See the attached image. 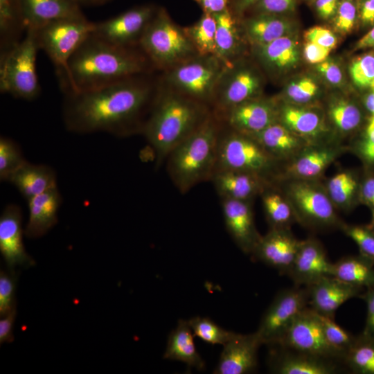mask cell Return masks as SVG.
Listing matches in <instances>:
<instances>
[{"mask_svg":"<svg viewBox=\"0 0 374 374\" xmlns=\"http://www.w3.org/2000/svg\"><path fill=\"white\" fill-rule=\"evenodd\" d=\"M317 71L330 84L339 86L343 82V72L339 65L333 60L327 59L317 64Z\"/></svg>","mask_w":374,"mask_h":374,"instance_id":"obj_51","label":"cell"},{"mask_svg":"<svg viewBox=\"0 0 374 374\" xmlns=\"http://www.w3.org/2000/svg\"><path fill=\"white\" fill-rule=\"evenodd\" d=\"M319 317L328 342L339 352L344 359L346 353L353 344L356 336L336 323L334 318L319 314Z\"/></svg>","mask_w":374,"mask_h":374,"instance_id":"obj_43","label":"cell"},{"mask_svg":"<svg viewBox=\"0 0 374 374\" xmlns=\"http://www.w3.org/2000/svg\"><path fill=\"white\" fill-rule=\"evenodd\" d=\"M300 154L291 163L288 172L298 179H308L319 176L335 160L338 151L319 147L308 149Z\"/></svg>","mask_w":374,"mask_h":374,"instance_id":"obj_34","label":"cell"},{"mask_svg":"<svg viewBox=\"0 0 374 374\" xmlns=\"http://www.w3.org/2000/svg\"><path fill=\"white\" fill-rule=\"evenodd\" d=\"M157 8L146 4L131 8L112 18L94 23L92 34L114 45L139 46V41Z\"/></svg>","mask_w":374,"mask_h":374,"instance_id":"obj_13","label":"cell"},{"mask_svg":"<svg viewBox=\"0 0 374 374\" xmlns=\"http://www.w3.org/2000/svg\"><path fill=\"white\" fill-rule=\"evenodd\" d=\"M248 136L255 139L274 159L299 154L303 148L300 136L277 122L258 133Z\"/></svg>","mask_w":374,"mask_h":374,"instance_id":"obj_31","label":"cell"},{"mask_svg":"<svg viewBox=\"0 0 374 374\" xmlns=\"http://www.w3.org/2000/svg\"><path fill=\"white\" fill-rule=\"evenodd\" d=\"M355 48H374V26L357 42Z\"/></svg>","mask_w":374,"mask_h":374,"instance_id":"obj_61","label":"cell"},{"mask_svg":"<svg viewBox=\"0 0 374 374\" xmlns=\"http://www.w3.org/2000/svg\"><path fill=\"white\" fill-rule=\"evenodd\" d=\"M194 337L188 320H179L168 336L163 359L179 361L189 368L204 370L205 362L196 349Z\"/></svg>","mask_w":374,"mask_h":374,"instance_id":"obj_28","label":"cell"},{"mask_svg":"<svg viewBox=\"0 0 374 374\" xmlns=\"http://www.w3.org/2000/svg\"><path fill=\"white\" fill-rule=\"evenodd\" d=\"M268 365L277 374H334L340 371L336 361L282 346H270Z\"/></svg>","mask_w":374,"mask_h":374,"instance_id":"obj_15","label":"cell"},{"mask_svg":"<svg viewBox=\"0 0 374 374\" xmlns=\"http://www.w3.org/2000/svg\"><path fill=\"white\" fill-rule=\"evenodd\" d=\"M296 0H260L252 8L256 13L281 15L296 8Z\"/></svg>","mask_w":374,"mask_h":374,"instance_id":"obj_50","label":"cell"},{"mask_svg":"<svg viewBox=\"0 0 374 374\" xmlns=\"http://www.w3.org/2000/svg\"><path fill=\"white\" fill-rule=\"evenodd\" d=\"M253 47L258 58L269 70L283 71L294 68L300 59L299 43L292 34Z\"/></svg>","mask_w":374,"mask_h":374,"instance_id":"obj_29","label":"cell"},{"mask_svg":"<svg viewBox=\"0 0 374 374\" xmlns=\"http://www.w3.org/2000/svg\"><path fill=\"white\" fill-rule=\"evenodd\" d=\"M21 215L17 205L9 204L0 217V251L11 273L16 267L26 268L35 263L24 245Z\"/></svg>","mask_w":374,"mask_h":374,"instance_id":"obj_16","label":"cell"},{"mask_svg":"<svg viewBox=\"0 0 374 374\" xmlns=\"http://www.w3.org/2000/svg\"><path fill=\"white\" fill-rule=\"evenodd\" d=\"M309 305L307 286L294 285L277 293L256 331L262 344H278L297 316Z\"/></svg>","mask_w":374,"mask_h":374,"instance_id":"obj_10","label":"cell"},{"mask_svg":"<svg viewBox=\"0 0 374 374\" xmlns=\"http://www.w3.org/2000/svg\"><path fill=\"white\" fill-rule=\"evenodd\" d=\"M39 50L34 30H27L17 44L1 53V93L27 100L38 96L40 86L36 59Z\"/></svg>","mask_w":374,"mask_h":374,"instance_id":"obj_6","label":"cell"},{"mask_svg":"<svg viewBox=\"0 0 374 374\" xmlns=\"http://www.w3.org/2000/svg\"><path fill=\"white\" fill-rule=\"evenodd\" d=\"M359 19L365 26L374 25V0H357Z\"/></svg>","mask_w":374,"mask_h":374,"instance_id":"obj_57","label":"cell"},{"mask_svg":"<svg viewBox=\"0 0 374 374\" xmlns=\"http://www.w3.org/2000/svg\"><path fill=\"white\" fill-rule=\"evenodd\" d=\"M358 150L366 162L374 163V119H371Z\"/></svg>","mask_w":374,"mask_h":374,"instance_id":"obj_53","label":"cell"},{"mask_svg":"<svg viewBox=\"0 0 374 374\" xmlns=\"http://www.w3.org/2000/svg\"><path fill=\"white\" fill-rule=\"evenodd\" d=\"M227 66L214 55H197L168 70L166 81L184 96L209 101Z\"/></svg>","mask_w":374,"mask_h":374,"instance_id":"obj_8","label":"cell"},{"mask_svg":"<svg viewBox=\"0 0 374 374\" xmlns=\"http://www.w3.org/2000/svg\"><path fill=\"white\" fill-rule=\"evenodd\" d=\"M154 68L139 46L125 47L105 42L91 33L68 62L59 78L64 93L100 88Z\"/></svg>","mask_w":374,"mask_h":374,"instance_id":"obj_2","label":"cell"},{"mask_svg":"<svg viewBox=\"0 0 374 374\" xmlns=\"http://www.w3.org/2000/svg\"><path fill=\"white\" fill-rule=\"evenodd\" d=\"M366 303V318L365 326L362 333L374 338V285L368 287L362 297Z\"/></svg>","mask_w":374,"mask_h":374,"instance_id":"obj_52","label":"cell"},{"mask_svg":"<svg viewBox=\"0 0 374 374\" xmlns=\"http://www.w3.org/2000/svg\"><path fill=\"white\" fill-rule=\"evenodd\" d=\"M216 20L215 56L227 66L235 62L242 50L240 28L230 8L213 14Z\"/></svg>","mask_w":374,"mask_h":374,"instance_id":"obj_30","label":"cell"},{"mask_svg":"<svg viewBox=\"0 0 374 374\" xmlns=\"http://www.w3.org/2000/svg\"><path fill=\"white\" fill-rule=\"evenodd\" d=\"M306 42L317 44L330 50L334 48L337 43L335 33L329 28L323 26H314L304 33Z\"/></svg>","mask_w":374,"mask_h":374,"instance_id":"obj_49","label":"cell"},{"mask_svg":"<svg viewBox=\"0 0 374 374\" xmlns=\"http://www.w3.org/2000/svg\"><path fill=\"white\" fill-rule=\"evenodd\" d=\"M25 31L59 19L84 16L75 0H20Z\"/></svg>","mask_w":374,"mask_h":374,"instance_id":"obj_22","label":"cell"},{"mask_svg":"<svg viewBox=\"0 0 374 374\" xmlns=\"http://www.w3.org/2000/svg\"><path fill=\"white\" fill-rule=\"evenodd\" d=\"M328 115L336 128L344 133H348L357 129L362 118L359 107L346 98L332 100L329 105Z\"/></svg>","mask_w":374,"mask_h":374,"instance_id":"obj_38","label":"cell"},{"mask_svg":"<svg viewBox=\"0 0 374 374\" xmlns=\"http://www.w3.org/2000/svg\"><path fill=\"white\" fill-rule=\"evenodd\" d=\"M309 305L319 314L334 318L337 309L346 301L362 297L365 289L346 283L332 276H326L307 286Z\"/></svg>","mask_w":374,"mask_h":374,"instance_id":"obj_19","label":"cell"},{"mask_svg":"<svg viewBox=\"0 0 374 374\" xmlns=\"http://www.w3.org/2000/svg\"><path fill=\"white\" fill-rule=\"evenodd\" d=\"M312 1H313V0H312Z\"/></svg>","mask_w":374,"mask_h":374,"instance_id":"obj_64","label":"cell"},{"mask_svg":"<svg viewBox=\"0 0 374 374\" xmlns=\"http://www.w3.org/2000/svg\"><path fill=\"white\" fill-rule=\"evenodd\" d=\"M261 87V78L253 69L237 66L235 62L224 72L214 99L218 108L227 112L232 107L256 98Z\"/></svg>","mask_w":374,"mask_h":374,"instance_id":"obj_14","label":"cell"},{"mask_svg":"<svg viewBox=\"0 0 374 374\" xmlns=\"http://www.w3.org/2000/svg\"><path fill=\"white\" fill-rule=\"evenodd\" d=\"M211 180L222 199L249 202L258 193L262 191L264 187V178L238 170H216Z\"/></svg>","mask_w":374,"mask_h":374,"instance_id":"obj_25","label":"cell"},{"mask_svg":"<svg viewBox=\"0 0 374 374\" xmlns=\"http://www.w3.org/2000/svg\"><path fill=\"white\" fill-rule=\"evenodd\" d=\"M353 83L361 89L374 87V52L370 51L355 57L349 66Z\"/></svg>","mask_w":374,"mask_h":374,"instance_id":"obj_44","label":"cell"},{"mask_svg":"<svg viewBox=\"0 0 374 374\" xmlns=\"http://www.w3.org/2000/svg\"><path fill=\"white\" fill-rule=\"evenodd\" d=\"M301 243L288 228L270 229L261 236L251 255L280 274L287 275Z\"/></svg>","mask_w":374,"mask_h":374,"instance_id":"obj_17","label":"cell"},{"mask_svg":"<svg viewBox=\"0 0 374 374\" xmlns=\"http://www.w3.org/2000/svg\"><path fill=\"white\" fill-rule=\"evenodd\" d=\"M80 6H100L112 0H75Z\"/></svg>","mask_w":374,"mask_h":374,"instance_id":"obj_62","label":"cell"},{"mask_svg":"<svg viewBox=\"0 0 374 374\" xmlns=\"http://www.w3.org/2000/svg\"><path fill=\"white\" fill-rule=\"evenodd\" d=\"M242 26L247 38L253 46L266 44L292 34L294 25L280 15L257 13L247 19Z\"/></svg>","mask_w":374,"mask_h":374,"instance_id":"obj_27","label":"cell"},{"mask_svg":"<svg viewBox=\"0 0 374 374\" xmlns=\"http://www.w3.org/2000/svg\"><path fill=\"white\" fill-rule=\"evenodd\" d=\"M274 159L252 137L233 130L219 137L215 171L238 170L264 178Z\"/></svg>","mask_w":374,"mask_h":374,"instance_id":"obj_9","label":"cell"},{"mask_svg":"<svg viewBox=\"0 0 374 374\" xmlns=\"http://www.w3.org/2000/svg\"><path fill=\"white\" fill-rule=\"evenodd\" d=\"M206 117L197 100L181 93L158 96L143 128L155 152L157 163L192 134Z\"/></svg>","mask_w":374,"mask_h":374,"instance_id":"obj_3","label":"cell"},{"mask_svg":"<svg viewBox=\"0 0 374 374\" xmlns=\"http://www.w3.org/2000/svg\"><path fill=\"white\" fill-rule=\"evenodd\" d=\"M260 0H231L230 9L233 13L242 15L247 10L252 8Z\"/></svg>","mask_w":374,"mask_h":374,"instance_id":"obj_60","label":"cell"},{"mask_svg":"<svg viewBox=\"0 0 374 374\" xmlns=\"http://www.w3.org/2000/svg\"><path fill=\"white\" fill-rule=\"evenodd\" d=\"M330 51L317 44L306 42L303 48V55L308 63L317 64L328 59Z\"/></svg>","mask_w":374,"mask_h":374,"instance_id":"obj_54","label":"cell"},{"mask_svg":"<svg viewBox=\"0 0 374 374\" xmlns=\"http://www.w3.org/2000/svg\"><path fill=\"white\" fill-rule=\"evenodd\" d=\"M333 19L337 32L344 35L350 33L359 19L357 0H340Z\"/></svg>","mask_w":374,"mask_h":374,"instance_id":"obj_45","label":"cell"},{"mask_svg":"<svg viewBox=\"0 0 374 374\" xmlns=\"http://www.w3.org/2000/svg\"><path fill=\"white\" fill-rule=\"evenodd\" d=\"M262 342L256 332L248 335L236 333L223 345L215 374H245L258 366V351Z\"/></svg>","mask_w":374,"mask_h":374,"instance_id":"obj_18","label":"cell"},{"mask_svg":"<svg viewBox=\"0 0 374 374\" xmlns=\"http://www.w3.org/2000/svg\"><path fill=\"white\" fill-rule=\"evenodd\" d=\"M344 364L354 373L374 374V338L359 334L346 353Z\"/></svg>","mask_w":374,"mask_h":374,"instance_id":"obj_37","label":"cell"},{"mask_svg":"<svg viewBox=\"0 0 374 374\" xmlns=\"http://www.w3.org/2000/svg\"><path fill=\"white\" fill-rule=\"evenodd\" d=\"M330 262L321 244L315 239L301 241L287 276L295 285L309 286L320 278L331 275Z\"/></svg>","mask_w":374,"mask_h":374,"instance_id":"obj_20","label":"cell"},{"mask_svg":"<svg viewBox=\"0 0 374 374\" xmlns=\"http://www.w3.org/2000/svg\"><path fill=\"white\" fill-rule=\"evenodd\" d=\"M23 33L20 0H0L1 53L17 44Z\"/></svg>","mask_w":374,"mask_h":374,"instance_id":"obj_35","label":"cell"},{"mask_svg":"<svg viewBox=\"0 0 374 374\" xmlns=\"http://www.w3.org/2000/svg\"><path fill=\"white\" fill-rule=\"evenodd\" d=\"M331 275L366 290L374 285V262L362 255L346 256L332 263Z\"/></svg>","mask_w":374,"mask_h":374,"instance_id":"obj_33","label":"cell"},{"mask_svg":"<svg viewBox=\"0 0 374 374\" xmlns=\"http://www.w3.org/2000/svg\"><path fill=\"white\" fill-rule=\"evenodd\" d=\"M262 201L271 229L288 228L296 216L286 200L277 193L266 191Z\"/></svg>","mask_w":374,"mask_h":374,"instance_id":"obj_39","label":"cell"},{"mask_svg":"<svg viewBox=\"0 0 374 374\" xmlns=\"http://www.w3.org/2000/svg\"><path fill=\"white\" fill-rule=\"evenodd\" d=\"M278 115L283 125L303 139H314L325 130L321 114L313 109L285 105Z\"/></svg>","mask_w":374,"mask_h":374,"instance_id":"obj_32","label":"cell"},{"mask_svg":"<svg viewBox=\"0 0 374 374\" xmlns=\"http://www.w3.org/2000/svg\"><path fill=\"white\" fill-rule=\"evenodd\" d=\"M227 115L233 130L252 135L276 122L278 113L271 102L256 97L232 107Z\"/></svg>","mask_w":374,"mask_h":374,"instance_id":"obj_23","label":"cell"},{"mask_svg":"<svg viewBox=\"0 0 374 374\" xmlns=\"http://www.w3.org/2000/svg\"><path fill=\"white\" fill-rule=\"evenodd\" d=\"M62 197L57 188L28 200V220L25 235L38 238L45 235L57 222V212Z\"/></svg>","mask_w":374,"mask_h":374,"instance_id":"obj_24","label":"cell"},{"mask_svg":"<svg viewBox=\"0 0 374 374\" xmlns=\"http://www.w3.org/2000/svg\"><path fill=\"white\" fill-rule=\"evenodd\" d=\"M345 233L358 246L360 255L374 262V233L367 226L341 225Z\"/></svg>","mask_w":374,"mask_h":374,"instance_id":"obj_46","label":"cell"},{"mask_svg":"<svg viewBox=\"0 0 374 374\" xmlns=\"http://www.w3.org/2000/svg\"><path fill=\"white\" fill-rule=\"evenodd\" d=\"M220 131L208 116L168 155V171L181 193L211 179L215 172Z\"/></svg>","mask_w":374,"mask_h":374,"instance_id":"obj_4","label":"cell"},{"mask_svg":"<svg viewBox=\"0 0 374 374\" xmlns=\"http://www.w3.org/2000/svg\"><path fill=\"white\" fill-rule=\"evenodd\" d=\"M360 198L373 211L374 215V175L368 177L360 188Z\"/></svg>","mask_w":374,"mask_h":374,"instance_id":"obj_58","label":"cell"},{"mask_svg":"<svg viewBox=\"0 0 374 374\" xmlns=\"http://www.w3.org/2000/svg\"><path fill=\"white\" fill-rule=\"evenodd\" d=\"M195 337L211 345H224L236 332L224 329L208 317H194L188 320Z\"/></svg>","mask_w":374,"mask_h":374,"instance_id":"obj_41","label":"cell"},{"mask_svg":"<svg viewBox=\"0 0 374 374\" xmlns=\"http://www.w3.org/2000/svg\"><path fill=\"white\" fill-rule=\"evenodd\" d=\"M27 199L57 188L55 171L46 165H36L27 161L8 179Z\"/></svg>","mask_w":374,"mask_h":374,"instance_id":"obj_26","label":"cell"},{"mask_svg":"<svg viewBox=\"0 0 374 374\" xmlns=\"http://www.w3.org/2000/svg\"><path fill=\"white\" fill-rule=\"evenodd\" d=\"M26 160L18 146L10 139H0V179L8 181L10 177L21 167Z\"/></svg>","mask_w":374,"mask_h":374,"instance_id":"obj_42","label":"cell"},{"mask_svg":"<svg viewBox=\"0 0 374 374\" xmlns=\"http://www.w3.org/2000/svg\"><path fill=\"white\" fill-rule=\"evenodd\" d=\"M184 30L198 55H215L216 20L214 15L204 12L197 22Z\"/></svg>","mask_w":374,"mask_h":374,"instance_id":"obj_36","label":"cell"},{"mask_svg":"<svg viewBox=\"0 0 374 374\" xmlns=\"http://www.w3.org/2000/svg\"><path fill=\"white\" fill-rule=\"evenodd\" d=\"M358 188L355 177L343 171L333 176L328 183L327 193L332 203L341 208L348 207Z\"/></svg>","mask_w":374,"mask_h":374,"instance_id":"obj_40","label":"cell"},{"mask_svg":"<svg viewBox=\"0 0 374 374\" xmlns=\"http://www.w3.org/2000/svg\"><path fill=\"white\" fill-rule=\"evenodd\" d=\"M222 208L229 233L243 252L252 254L261 236L256 231L249 202L222 199Z\"/></svg>","mask_w":374,"mask_h":374,"instance_id":"obj_21","label":"cell"},{"mask_svg":"<svg viewBox=\"0 0 374 374\" xmlns=\"http://www.w3.org/2000/svg\"><path fill=\"white\" fill-rule=\"evenodd\" d=\"M319 87L309 77L301 78L291 82L285 91L290 100L296 104H304L312 100L317 94Z\"/></svg>","mask_w":374,"mask_h":374,"instance_id":"obj_47","label":"cell"},{"mask_svg":"<svg viewBox=\"0 0 374 374\" xmlns=\"http://www.w3.org/2000/svg\"><path fill=\"white\" fill-rule=\"evenodd\" d=\"M296 218L310 226L326 228L339 226L334 205L326 193L317 186L299 179L287 188Z\"/></svg>","mask_w":374,"mask_h":374,"instance_id":"obj_11","label":"cell"},{"mask_svg":"<svg viewBox=\"0 0 374 374\" xmlns=\"http://www.w3.org/2000/svg\"><path fill=\"white\" fill-rule=\"evenodd\" d=\"M16 308L1 317L0 320V344L11 343L14 340L12 333L13 326L16 317Z\"/></svg>","mask_w":374,"mask_h":374,"instance_id":"obj_55","label":"cell"},{"mask_svg":"<svg viewBox=\"0 0 374 374\" xmlns=\"http://www.w3.org/2000/svg\"><path fill=\"white\" fill-rule=\"evenodd\" d=\"M139 46L157 69L169 70L198 55L184 28L171 19L164 8H157Z\"/></svg>","mask_w":374,"mask_h":374,"instance_id":"obj_5","label":"cell"},{"mask_svg":"<svg viewBox=\"0 0 374 374\" xmlns=\"http://www.w3.org/2000/svg\"><path fill=\"white\" fill-rule=\"evenodd\" d=\"M372 231L374 233V215L371 223L368 226Z\"/></svg>","mask_w":374,"mask_h":374,"instance_id":"obj_63","label":"cell"},{"mask_svg":"<svg viewBox=\"0 0 374 374\" xmlns=\"http://www.w3.org/2000/svg\"><path fill=\"white\" fill-rule=\"evenodd\" d=\"M277 345L344 364L342 355L328 342L319 314L311 308L297 316Z\"/></svg>","mask_w":374,"mask_h":374,"instance_id":"obj_12","label":"cell"},{"mask_svg":"<svg viewBox=\"0 0 374 374\" xmlns=\"http://www.w3.org/2000/svg\"><path fill=\"white\" fill-rule=\"evenodd\" d=\"M17 276L15 273L0 272V317H3L16 308L15 292Z\"/></svg>","mask_w":374,"mask_h":374,"instance_id":"obj_48","label":"cell"},{"mask_svg":"<svg viewBox=\"0 0 374 374\" xmlns=\"http://www.w3.org/2000/svg\"><path fill=\"white\" fill-rule=\"evenodd\" d=\"M145 74L95 89L64 93L66 128L79 134L102 132L123 135L132 132L154 102V87L143 77Z\"/></svg>","mask_w":374,"mask_h":374,"instance_id":"obj_1","label":"cell"},{"mask_svg":"<svg viewBox=\"0 0 374 374\" xmlns=\"http://www.w3.org/2000/svg\"><path fill=\"white\" fill-rule=\"evenodd\" d=\"M203 12L216 14L229 7L230 0H194Z\"/></svg>","mask_w":374,"mask_h":374,"instance_id":"obj_59","label":"cell"},{"mask_svg":"<svg viewBox=\"0 0 374 374\" xmlns=\"http://www.w3.org/2000/svg\"><path fill=\"white\" fill-rule=\"evenodd\" d=\"M93 28L94 23L82 16L54 21L34 30L39 50L48 56L59 78L66 73L69 59Z\"/></svg>","mask_w":374,"mask_h":374,"instance_id":"obj_7","label":"cell"},{"mask_svg":"<svg viewBox=\"0 0 374 374\" xmlns=\"http://www.w3.org/2000/svg\"><path fill=\"white\" fill-rule=\"evenodd\" d=\"M317 14L323 19L333 17L340 0H313Z\"/></svg>","mask_w":374,"mask_h":374,"instance_id":"obj_56","label":"cell"}]
</instances>
